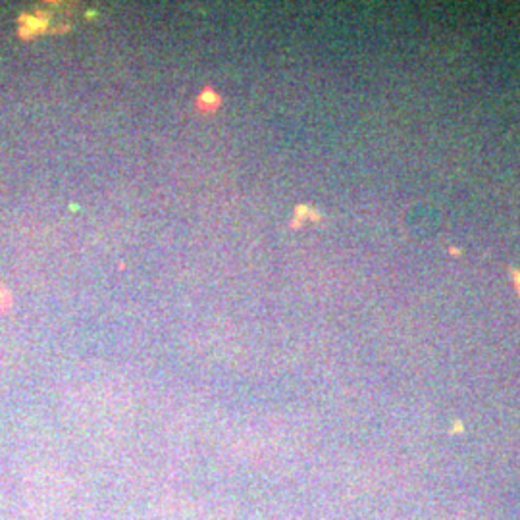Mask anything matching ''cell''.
<instances>
[{
	"instance_id": "6da1fadb",
	"label": "cell",
	"mask_w": 520,
	"mask_h": 520,
	"mask_svg": "<svg viewBox=\"0 0 520 520\" xmlns=\"http://www.w3.org/2000/svg\"><path fill=\"white\" fill-rule=\"evenodd\" d=\"M199 102H201V106L204 110H212V108H216L218 104H220V99L212 93V89H204Z\"/></svg>"
},
{
	"instance_id": "7a4b0ae2",
	"label": "cell",
	"mask_w": 520,
	"mask_h": 520,
	"mask_svg": "<svg viewBox=\"0 0 520 520\" xmlns=\"http://www.w3.org/2000/svg\"><path fill=\"white\" fill-rule=\"evenodd\" d=\"M8 299H10L8 291H6V289L0 287V308H4V306H6V303H8Z\"/></svg>"
}]
</instances>
